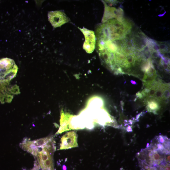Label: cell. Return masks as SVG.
<instances>
[{
	"mask_svg": "<svg viewBox=\"0 0 170 170\" xmlns=\"http://www.w3.org/2000/svg\"><path fill=\"white\" fill-rule=\"evenodd\" d=\"M97 49L103 62L118 72L129 71L146 55L149 38L127 19L110 20L97 29Z\"/></svg>",
	"mask_w": 170,
	"mask_h": 170,
	"instance_id": "cell-1",
	"label": "cell"
},
{
	"mask_svg": "<svg viewBox=\"0 0 170 170\" xmlns=\"http://www.w3.org/2000/svg\"><path fill=\"white\" fill-rule=\"evenodd\" d=\"M18 68L14 61L8 58L0 60V83L9 82L16 76Z\"/></svg>",
	"mask_w": 170,
	"mask_h": 170,
	"instance_id": "cell-2",
	"label": "cell"
},
{
	"mask_svg": "<svg viewBox=\"0 0 170 170\" xmlns=\"http://www.w3.org/2000/svg\"><path fill=\"white\" fill-rule=\"evenodd\" d=\"M52 138V136H48L33 141L25 139L20 145L24 150L31 153L33 150L45 145Z\"/></svg>",
	"mask_w": 170,
	"mask_h": 170,
	"instance_id": "cell-3",
	"label": "cell"
},
{
	"mask_svg": "<svg viewBox=\"0 0 170 170\" xmlns=\"http://www.w3.org/2000/svg\"><path fill=\"white\" fill-rule=\"evenodd\" d=\"M78 28L83 34L85 41L83 43V48L88 53H91L95 48L96 43L95 36L94 31L83 27Z\"/></svg>",
	"mask_w": 170,
	"mask_h": 170,
	"instance_id": "cell-4",
	"label": "cell"
},
{
	"mask_svg": "<svg viewBox=\"0 0 170 170\" xmlns=\"http://www.w3.org/2000/svg\"><path fill=\"white\" fill-rule=\"evenodd\" d=\"M48 17V20L54 28L60 27L69 21L65 14L61 11L49 12Z\"/></svg>",
	"mask_w": 170,
	"mask_h": 170,
	"instance_id": "cell-5",
	"label": "cell"
},
{
	"mask_svg": "<svg viewBox=\"0 0 170 170\" xmlns=\"http://www.w3.org/2000/svg\"><path fill=\"white\" fill-rule=\"evenodd\" d=\"M77 136L74 131L69 132L62 137L60 150L70 149L77 146Z\"/></svg>",
	"mask_w": 170,
	"mask_h": 170,
	"instance_id": "cell-6",
	"label": "cell"
},
{
	"mask_svg": "<svg viewBox=\"0 0 170 170\" xmlns=\"http://www.w3.org/2000/svg\"><path fill=\"white\" fill-rule=\"evenodd\" d=\"M14 94V87L9 82L0 83V102L2 103L10 102Z\"/></svg>",
	"mask_w": 170,
	"mask_h": 170,
	"instance_id": "cell-7",
	"label": "cell"
},
{
	"mask_svg": "<svg viewBox=\"0 0 170 170\" xmlns=\"http://www.w3.org/2000/svg\"><path fill=\"white\" fill-rule=\"evenodd\" d=\"M148 110L151 111L156 110L159 108V105L155 100L151 99L148 101Z\"/></svg>",
	"mask_w": 170,
	"mask_h": 170,
	"instance_id": "cell-8",
	"label": "cell"
},
{
	"mask_svg": "<svg viewBox=\"0 0 170 170\" xmlns=\"http://www.w3.org/2000/svg\"><path fill=\"white\" fill-rule=\"evenodd\" d=\"M141 166L143 170H156V168L151 166L146 165L141 162Z\"/></svg>",
	"mask_w": 170,
	"mask_h": 170,
	"instance_id": "cell-9",
	"label": "cell"
},
{
	"mask_svg": "<svg viewBox=\"0 0 170 170\" xmlns=\"http://www.w3.org/2000/svg\"><path fill=\"white\" fill-rule=\"evenodd\" d=\"M63 170H66V167L65 165H64L63 166Z\"/></svg>",
	"mask_w": 170,
	"mask_h": 170,
	"instance_id": "cell-10",
	"label": "cell"
}]
</instances>
